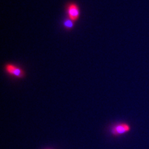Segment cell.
I'll return each instance as SVG.
<instances>
[{
  "label": "cell",
  "mask_w": 149,
  "mask_h": 149,
  "mask_svg": "<svg viewBox=\"0 0 149 149\" xmlns=\"http://www.w3.org/2000/svg\"><path fill=\"white\" fill-rule=\"evenodd\" d=\"M131 130V125L126 123H120L113 125L111 128V134L114 136H119L129 133Z\"/></svg>",
  "instance_id": "obj_1"
},
{
  "label": "cell",
  "mask_w": 149,
  "mask_h": 149,
  "mask_svg": "<svg viewBox=\"0 0 149 149\" xmlns=\"http://www.w3.org/2000/svg\"><path fill=\"white\" fill-rule=\"evenodd\" d=\"M4 68H5L6 72L11 76L18 78H22L25 77L26 73L21 68L17 67L16 65L13 64H6L4 67Z\"/></svg>",
  "instance_id": "obj_2"
},
{
  "label": "cell",
  "mask_w": 149,
  "mask_h": 149,
  "mask_svg": "<svg viewBox=\"0 0 149 149\" xmlns=\"http://www.w3.org/2000/svg\"><path fill=\"white\" fill-rule=\"evenodd\" d=\"M67 13L68 18L74 22L77 21L80 17V8L76 3H70L68 4L67 6Z\"/></svg>",
  "instance_id": "obj_3"
},
{
  "label": "cell",
  "mask_w": 149,
  "mask_h": 149,
  "mask_svg": "<svg viewBox=\"0 0 149 149\" xmlns=\"http://www.w3.org/2000/svg\"><path fill=\"white\" fill-rule=\"evenodd\" d=\"M74 21L71 20L70 19H66L63 22V26L67 30L72 29L74 26Z\"/></svg>",
  "instance_id": "obj_4"
}]
</instances>
